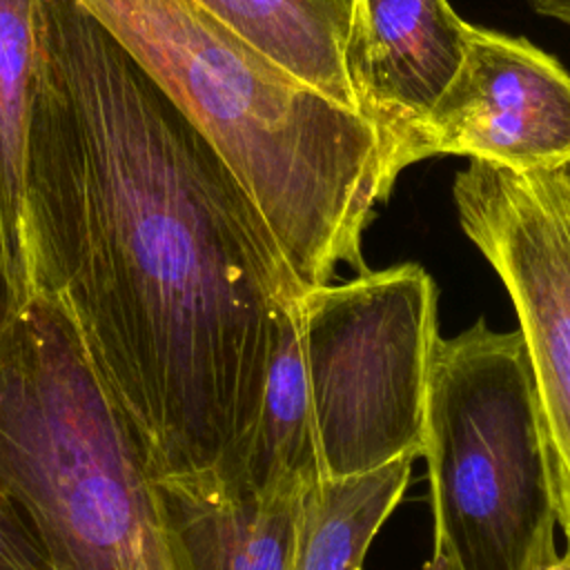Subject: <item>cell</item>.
<instances>
[{
	"label": "cell",
	"instance_id": "obj_1",
	"mask_svg": "<svg viewBox=\"0 0 570 570\" xmlns=\"http://www.w3.org/2000/svg\"><path fill=\"white\" fill-rule=\"evenodd\" d=\"M36 196L51 294L149 474L225 472L305 287L207 138L76 2H38Z\"/></svg>",
	"mask_w": 570,
	"mask_h": 570
},
{
	"label": "cell",
	"instance_id": "obj_2",
	"mask_svg": "<svg viewBox=\"0 0 570 570\" xmlns=\"http://www.w3.org/2000/svg\"><path fill=\"white\" fill-rule=\"evenodd\" d=\"M207 138L305 289L365 272L390 196L372 120L307 87L196 0H76Z\"/></svg>",
	"mask_w": 570,
	"mask_h": 570
},
{
	"label": "cell",
	"instance_id": "obj_3",
	"mask_svg": "<svg viewBox=\"0 0 570 570\" xmlns=\"http://www.w3.org/2000/svg\"><path fill=\"white\" fill-rule=\"evenodd\" d=\"M436 305V283L419 263L305 289L281 316L249 439L218 472L272 492L416 459Z\"/></svg>",
	"mask_w": 570,
	"mask_h": 570
},
{
	"label": "cell",
	"instance_id": "obj_4",
	"mask_svg": "<svg viewBox=\"0 0 570 570\" xmlns=\"http://www.w3.org/2000/svg\"><path fill=\"white\" fill-rule=\"evenodd\" d=\"M0 503L42 570H178L154 476L53 294L0 316Z\"/></svg>",
	"mask_w": 570,
	"mask_h": 570
},
{
	"label": "cell",
	"instance_id": "obj_5",
	"mask_svg": "<svg viewBox=\"0 0 570 570\" xmlns=\"http://www.w3.org/2000/svg\"><path fill=\"white\" fill-rule=\"evenodd\" d=\"M432 554L425 570H530L554 541L557 505L534 379L519 330L479 318L439 336L421 454Z\"/></svg>",
	"mask_w": 570,
	"mask_h": 570
},
{
	"label": "cell",
	"instance_id": "obj_6",
	"mask_svg": "<svg viewBox=\"0 0 570 570\" xmlns=\"http://www.w3.org/2000/svg\"><path fill=\"white\" fill-rule=\"evenodd\" d=\"M452 196L463 234L514 305L570 546V171L470 160Z\"/></svg>",
	"mask_w": 570,
	"mask_h": 570
},
{
	"label": "cell",
	"instance_id": "obj_7",
	"mask_svg": "<svg viewBox=\"0 0 570 570\" xmlns=\"http://www.w3.org/2000/svg\"><path fill=\"white\" fill-rule=\"evenodd\" d=\"M512 169L570 167V73L525 38L468 22L463 60L401 147L399 174L430 156Z\"/></svg>",
	"mask_w": 570,
	"mask_h": 570
},
{
	"label": "cell",
	"instance_id": "obj_8",
	"mask_svg": "<svg viewBox=\"0 0 570 570\" xmlns=\"http://www.w3.org/2000/svg\"><path fill=\"white\" fill-rule=\"evenodd\" d=\"M465 31L448 0H352L345 69L358 109L379 131L390 191L396 149L454 78Z\"/></svg>",
	"mask_w": 570,
	"mask_h": 570
},
{
	"label": "cell",
	"instance_id": "obj_9",
	"mask_svg": "<svg viewBox=\"0 0 570 570\" xmlns=\"http://www.w3.org/2000/svg\"><path fill=\"white\" fill-rule=\"evenodd\" d=\"M38 2L0 0V316L51 294L33 169Z\"/></svg>",
	"mask_w": 570,
	"mask_h": 570
},
{
	"label": "cell",
	"instance_id": "obj_10",
	"mask_svg": "<svg viewBox=\"0 0 570 570\" xmlns=\"http://www.w3.org/2000/svg\"><path fill=\"white\" fill-rule=\"evenodd\" d=\"M178 570H289L305 485L254 492L216 468L154 479Z\"/></svg>",
	"mask_w": 570,
	"mask_h": 570
},
{
	"label": "cell",
	"instance_id": "obj_11",
	"mask_svg": "<svg viewBox=\"0 0 570 570\" xmlns=\"http://www.w3.org/2000/svg\"><path fill=\"white\" fill-rule=\"evenodd\" d=\"M196 2L307 87L361 111L345 69L352 0Z\"/></svg>",
	"mask_w": 570,
	"mask_h": 570
},
{
	"label": "cell",
	"instance_id": "obj_12",
	"mask_svg": "<svg viewBox=\"0 0 570 570\" xmlns=\"http://www.w3.org/2000/svg\"><path fill=\"white\" fill-rule=\"evenodd\" d=\"M414 456L345 479L307 483L289 570H363L365 554L401 503Z\"/></svg>",
	"mask_w": 570,
	"mask_h": 570
},
{
	"label": "cell",
	"instance_id": "obj_13",
	"mask_svg": "<svg viewBox=\"0 0 570 570\" xmlns=\"http://www.w3.org/2000/svg\"><path fill=\"white\" fill-rule=\"evenodd\" d=\"M0 570H42L36 548L16 521V517L0 503Z\"/></svg>",
	"mask_w": 570,
	"mask_h": 570
},
{
	"label": "cell",
	"instance_id": "obj_14",
	"mask_svg": "<svg viewBox=\"0 0 570 570\" xmlns=\"http://www.w3.org/2000/svg\"><path fill=\"white\" fill-rule=\"evenodd\" d=\"M530 570H570V546L563 554H559L554 541L548 543Z\"/></svg>",
	"mask_w": 570,
	"mask_h": 570
},
{
	"label": "cell",
	"instance_id": "obj_15",
	"mask_svg": "<svg viewBox=\"0 0 570 570\" xmlns=\"http://www.w3.org/2000/svg\"><path fill=\"white\" fill-rule=\"evenodd\" d=\"M528 2L537 13L546 18H554L570 27V0H528Z\"/></svg>",
	"mask_w": 570,
	"mask_h": 570
}]
</instances>
